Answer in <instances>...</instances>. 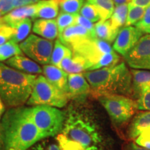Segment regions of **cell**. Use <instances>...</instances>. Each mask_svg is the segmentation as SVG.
<instances>
[{"instance_id": "cell-36", "label": "cell", "mask_w": 150, "mask_h": 150, "mask_svg": "<svg viewBox=\"0 0 150 150\" xmlns=\"http://www.w3.org/2000/svg\"><path fill=\"white\" fill-rule=\"evenodd\" d=\"M13 35V29L0 20V45L11 40Z\"/></svg>"}, {"instance_id": "cell-5", "label": "cell", "mask_w": 150, "mask_h": 150, "mask_svg": "<svg viewBox=\"0 0 150 150\" xmlns=\"http://www.w3.org/2000/svg\"><path fill=\"white\" fill-rule=\"evenodd\" d=\"M29 110L33 122L45 138L62 132L65 120L63 111L49 105H35Z\"/></svg>"}, {"instance_id": "cell-35", "label": "cell", "mask_w": 150, "mask_h": 150, "mask_svg": "<svg viewBox=\"0 0 150 150\" xmlns=\"http://www.w3.org/2000/svg\"><path fill=\"white\" fill-rule=\"evenodd\" d=\"M134 26L141 30L144 33L150 34V5L146 7L143 16Z\"/></svg>"}, {"instance_id": "cell-39", "label": "cell", "mask_w": 150, "mask_h": 150, "mask_svg": "<svg viewBox=\"0 0 150 150\" xmlns=\"http://www.w3.org/2000/svg\"><path fill=\"white\" fill-rule=\"evenodd\" d=\"M75 24H79V25L82 26V27L86 28V29L88 30L89 31L93 33L95 36V33H94V27H95V24L93 22L90 21L87 18H84L80 14H77L76 17V20H75Z\"/></svg>"}, {"instance_id": "cell-22", "label": "cell", "mask_w": 150, "mask_h": 150, "mask_svg": "<svg viewBox=\"0 0 150 150\" xmlns=\"http://www.w3.org/2000/svg\"><path fill=\"white\" fill-rule=\"evenodd\" d=\"M133 97L138 98L141 90L145 87H150V70L132 69Z\"/></svg>"}, {"instance_id": "cell-47", "label": "cell", "mask_w": 150, "mask_h": 150, "mask_svg": "<svg viewBox=\"0 0 150 150\" xmlns=\"http://www.w3.org/2000/svg\"><path fill=\"white\" fill-rule=\"evenodd\" d=\"M3 16H4L2 15V13H1L0 12V20H1V18H2V17H3Z\"/></svg>"}, {"instance_id": "cell-30", "label": "cell", "mask_w": 150, "mask_h": 150, "mask_svg": "<svg viewBox=\"0 0 150 150\" xmlns=\"http://www.w3.org/2000/svg\"><path fill=\"white\" fill-rule=\"evenodd\" d=\"M62 12L78 14L83 6L84 0H58Z\"/></svg>"}, {"instance_id": "cell-15", "label": "cell", "mask_w": 150, "mask_h": 150, "mask_svg": "<svg viewBox=\"0 0 150 150\" xmlns=\"http://www.w3.org/2000/svg\"><path fill=\"white\" fill-rule=\"evenodd\" d=\"M6 64L21 72L31 74H41L42 69L36 62L22 55H16L6 61Z\"/></svg>"}, {"instance_id": "cell-14", "label": "cell", "mask_w": 150, "mask_h": 150, "mask_svg": "<svg viewBox=\"0 0 150 150\" xmlns=\"http://www.w3.org/2000/svg\"><path fill=\"white\" fill-rule=\"evenodd\" d=\"M42 73L47 79L60 91L66 93L68 74L64 70L54 65H45Z\"/></svg>"}, {"instance_id": "cell-42", "label": "cell", "mask_w": 150, "mask_h": 150, "mask_svg": "<svg viewBox=\"0 0 150 150\" xmlns=\"http://www.w3.org/2000/svg\"><path fill=\"white\" fill-rule=\"evenodd\" d=\"M130 2L138 6L143 7V8H146L150 5V0H131Z\"/></svg>"}, {"instance_id": "cell-23", "label": "cell", "mask_w": 150, "mask_h": 150, "mask_svg": "<svg viewBox=\"0 0 150 150\" xmlns=\"http://www.w3.org/2000/svg\"><path fill=\"white\" fill-rule=\"evenodd\" d=\"M32 27L31 19L27 18L18 22L12 27L13 29V35L11 40L16 43H20L29 36Z\"/></svg>"}, {"instance_id": "cell-40", "label": "cell", "mask_w": 150, "mask_h": 150, "mask_svg": "<svg viewBox=\"0 0 150 150\" xmlns=\"http://www.w3.org/2000/svg\"><path fill=\"white\" fill-rule=\"evenodd\" d=\"M16 0H0V12L3 16L16 8Z\"/></svg>"}, {"instance_id": "cell-28", "label": "cell", "mask_w": 150, "mask_h": 150, "mask_svg": "<svg viewBox=\"0 0 150 150\" xmlns=\"http://www.w3.org/2000/svg\"><path fill=\"white\" fill-rule=\"evenodd\" d=\"M145 11V8L138 6L131 2L128 3V13L125 26H134L143 16Z\"/></svg>"}, {"instance_id": "cell-9", "label": "cell", "mask_w": 150, "mask_h": 150, "mask_svg": "<svg viewBox=\"0 0 150 150\" xmlns=\"http://www.w3.org/2000/svg\"><path fill=\"white\" fill-rule=\"evenodd\" d=\"M70 50L73 54L84 58L91 67L96 64L104 54L113 51L110 43L97 38L85 39L72 46Z\"/></svg>"}, {"instance_id": "cell-11", "label": "cell", "mask_w": 150, "mask_h": 150, "mask_svg": "<svg viewBox=\"0 0 150 150\" xmlns=\"http://www.w3.org/2000/svg\"><path fill=\"white\" fill-rule=\"evenodd\" d=\"M143 32L136 26H125L120 30L114 41L112 49L125 56L138 42Z\"/></svg>"}, {"instance_id": "cell-17", "label": "cell", "mask_w": 150, "mask_h": 150, "mask_svg": "<svg viewBox=\"0 0 150 150\" xmlns=\"http://www.w3.org/2000/svg\"><path fill=\"white\" fill-rule=\"evenodd\" d=\"M91 67V65L84 58L73 53L65 57L59 65L60 68L69 74L83 72Z\"/></svg>"}, {"instance_id": "cell-20", "label": "cell", "mask_w": 150, "mask_h": 150, "mask_svg": "<svg viewBox=\"0 0 150 150\" xmlns=\"http://www.w3.org/2000/svg\"><path fill=\"white\" fill-rule=\"evenodd\" d=\"M120 30L115 29L112 26L110 20H99L95 24L94 33L97 38L104 40L108 43L115 41Z\"/></svg>"}, {"instance_id": "cell-37", "label": "cell", "mask_w": 150, "mask_h": 150, "mask_svg": "<svg viewBox=\"0 0 150 150\" xmlns=\"http://www.w3.org/2000/svg\"><path fill=\"white\" fill-rule=\"evenodd\" d=\"M135 142L141 147L150 149V127L145 129L135 139Z\"/></svg>"}, {"instance_id": "cell-45", "label": "cell", "mask_w": 150, "mask_h": 150, "mask_svg": "<svg viewBox=\"0 0 150 150\" xmlns=\"http://www.w3.org/2000/svg\"><path fill=\"white\" fill-rule=\"evenodd\" d=\"M3 103L2 99L0 97V122H1V118H2L1 117H2L4 112V105Z\"/></svg>"}, {"instance_id": "cell-34", "label": "cell", "mask_w": 150, "mask_h": 150, "mask_svg": "<svg viewBox=\"0 0 150 150\" xmlns=\"http://www.w3.org/2000/svg\"><path fill=\"white\" fill-rule=\"evenodd\" d=\"M136 104L138 110L150 111V87H145L141 90Z\"/></svg>"}, {"instance_id": "cell-8", "label": "cell", "mask_w": 150, "mask_h": 150, "mask_svg": "<svg viewBox=\"0 0 150 150\" xmlns=\"http://www.w3.org/2000/svg\"><path fill=\"white\" fill-rule=\"evenodd\" d=\"M54 45L52 40L31 34L20 42V47L33 61L42 65H47L51 61Z\"/></svg>"}, {"instance_id": "cell-19", "label": "cell", "mask_w": 150, "mask_h": 150, "mask_svg": "<svg viewBox=\"0 0 150 150\" xmlns=\"http://www.w3.org/2000/svg\"><path fill=\"white\" fill-rule=\"evenodd\" d=\"M58 0H41L36 3V11L33 19H54L59 16Z\"/></svg>"}, {"instance_id": "cell-10", "label": "cell", "mask_w": 150, "mask_h": 150, "mask_svg": "<svg viewBox=\"0 0 150 150\" xmlns=\"http://www.w3.org/2000/svg\"><path fill=\"white\" fill-rule=\"evenodd\" d=\"M124 57L131 68L150 70V34L142 35Z\"/></svg>"}, {"instance_id": "cell-2", "label": "cell", "mask_w": 150, "mask_h": 150, "mask_svg": "<svg viewBox=\"0 0 150 150\" xmlns=\"http://www.w3.org/2000/svg\"><path fill=\"white\" fill-rule=\"evenodd\" d=\"M83 75L91 86V95L96 98L106 95L133 97L132 74L124 62L84 72Z\"/></svg>"}, {"instance_id": "cell-16", "label": "cell", "mask_w": 150, "mask_h": 150, "mask_svg": "<svg viewBox=\"0 0 150 150\" xmlns=\"http://www.w3.org/2000/svg\"><path fill=\"white\" fill-rule=\"evenodd\" d=\"M33 31L40 37L53 40L59 36V28L54 19H37L32 28Z\"/></svg>"}, {"instance_id": "cell-46", "label": "cell", "mask_w": 150, "mask_h": 150, "mask_svg": "<svg viewBox=\"0 0 150 150\" xmlns=\"http://www.w3.org/2000/svg\"><path fill=\"white\" fill-rule=\"evenodd\" d=\"M0 150H4L2 138H1V131H0Z\"/></svg>"}, {"instance_id": "cell-26", "label": "cell", "mask_w": 150, "mask_h": 150, "mask_svg": "<svg viewBox=\"0 0 150 150\" xmlns=\"http://www.w3.org/2000/svg\"><path fill=\"white\" fill-rule=\"evenodd\" d=\"M128 13V4L116 6L114 9L110 21L115 29L120 30V28L125 25Z\"/></svg>"}, {"instance_id": "cell-44", "label": "cell", "mask_w": 150, "mask_h": 150, "mask_svg": "<svg viewBox=\"0 0 150 150\" xmlns=\"http://www.w3.org/2000/svg\"><path fill=\"white\" fill-rule=\"evenodd\" d=\"M131 1V0H113V2L115 6L125 4H128Z\"/></svg>"}, {"instance_id": "cell-6", "label": "cell", "mask_w": 150, "mask_h": 150, "mask_svg": "<svg viewBox=\"0 0 150 150\" xmlns=\"http://www.w3.org/2000/svg\"><path fill=\"white\" fill-rule=\"evenodd\" d=\"M97 99L108 112L112 123L117 126H122L129 122L138 109L136 101L125 95H102Z\"/></svg>"}, {"instance_id": "cell-25", "label": "cell", "mask_w": 150, "mask_h": 150, "mask_svg": "<svg viewBox=\"0 0 150 150\" xmlns=\"http://www.w3.org/2000/svg\"><path fill=\"white\" fill-rule=\"evenodd\" d=\"M71 54H72V50L68 47L65 45L59 39H58L54 43L50 63L59 67V65L63 59L67 56L71 55Z\"/></svg>"}, {"instance_id": "cell-18", "label": "cell", "mask_w": 150, "mask_h": 150, "mask_svg": "<svg viewBox=\"0 0 150 150\" xmlns=\"http://www.w3.org/2000/svg\"><path fill=\"white\" fill-rule=\"evenodd\" d=\"M35 11H36V4L18 7L4 15L1 18V20L12 27L16 23L24 19L27 18L33 19L35 13Z\"/></svg>"}, {"instance_id": "cell-32", "label": "cell", "mask_w": 150, "mask_h": 150, "mask_svg": "<svg viewBox=\"0 0 150 150\" xmlns=\"http://www.w3.org/2000/svg\"><path fill=\"white\" fill-rule=\"evenodd\" d=\"M76 15L77 14L67 13L62 12V11L60 13L56 19L59 34H61L67 27L75 24Z\"/></svg>"}, {"instance_id": "cell-33", "label": "cell", "mask_w": 150, "mask_h": 150, "mask_svg": "<svg viewBox=\"0 0 150 150\" xmlns=\"http://www.w3.org/2000/svg\"><path fill=\"white\" fill-rule=\"evenodd\" d=\"M79 14L92 22H97L101 20L100 16L96 8L88 1L83 4V6L79 11Z\"/></svg>"}, {"instance_id": "cell-43", "label": "cell", "mask_w": 150, "mask_h": 150, "mask_svg": "<svg viewBox=\"0 0 150 150\" xmlns=\"http://www.w3.org/2000/svg\"><path fill=\"white\" fill-rule=\"evenodd\" d=\"M126 150H150L147 148L137 145L136 142H131L126 146Z\"/></svg>"}, {"instance_id": "cell-41", "label": "cell", "mask_w": 150, "mask_h": 150, "mask_svg": "<svg viewBox=\"0 0 150 150\" xmlns=\"http://www.w3.org/2000/svg\"><path fill=\"white\" fill-rule=\"evenodd\" d=\"M40 1H41V0H16V8L24 6L35 4L39 2Z\"/></svg>"}, {"instance_id": "cell-7", "label": "cell", "mask_w": 150, "mask_h": 150, "mask_svg": "<svg viewBox=\"0 0 150 150\" xmlns=\"http://www.w3.org/2000/svg\"><path fill=\"white\" fill-rule=\"evenodd\" d=\"M68 97L50 83L44 75L37 76L32 93L27 104L28 105H49L55 107H63L68 102Z\"/></svg>"}, {"instance_id": "cell-27", "label": "cell", "mask_w": 150, "mask_h": 150, "mask_svg": "<svg viewBox=\"0 0 150 150\" xmlns=\"http://www.w3.org/2000/svg\"><path fill=\"white\" fill-rule=\"evenodd\" d=\"M22 50L18 43L13 40L0 45V61L7 60L16 55H22Z\"/></svg>"}, {"instance_id": "cell-21", "label": "cell", "mask_w": 150, "mask_h": 150, "mask_svg": "<svg viewBox=\"0 0 150 150\" xmlns=\"http://www.w3.org/2000/svg\"><path fill=\"white\" fill-rule=\"evenodd\" d=\"M150 127V111L143 110L135 116L129 129L130 139H136L139 135Z\"/></svg>"}, {"instance_id": "cell-24", "label": "cell", "mask_w": 150, "mask_h": 150, "mask_svg": "<svg viewBox=\"0 0 150 150\" xmlns=\"http://www.w3.org/2000/svg\"><path fill=\"white\" fill-rule=\"evenodd\" d=\"M87 1L96 8L101 20L110 19L115 9L113 0H87Z\"/></svg>"}, {"instance_id": "cell-38", "label": "cell", "mask_w": 150, "mask_h": 150, "mask_svg": "<svg viewBox=\"0 0 150 150\" xmlns=\"http://www.w3.org/2000/svg\"><path fill=\"white\" fill-rule=\"evenodd\" d=\"M28 150H61L59 143L50 142L49 140H44L40 143L34 145Z\"/></svg>"}, {"instance_id": "cell-31", "label": "cell", "mask_w": 150, "mask_h": 150, "mask_svg": "<svg viewBox=\"0 0 150 150\" xmlns=\"http://www.w3.org/2000/svg\"><path fill=\"white\" fill-rule=\"evenodd\" d=\"M56 141L61 150H87L77 142L69 139L62 133L57 135Z\"/></svg>"}, {"instance_id": "cell-12", "label": "cell", "mask_w": 150, "mask_h": 150, "mask_svg": "<svg viewBox=\"0 0 150 150\" xmlns=\"http://www.w3.org/2000/svg\"><path fill=\"white\" fill-rule=\"evenodd\" d=\"M91 86L83 74H68L66 94L69 99L86 97L91 93Z\"/></svg>"}, {"instance_id": "cell-13", "label": "cell", "mask_w": 150, "mask_h": 150, "mask_svg": "<svg viewBox=\"0 0 150 150\" xmlns=\"http://www.w3.org/2000/svg\"><path fill=\"white\" fill-rule=\"evenodd\" d=\"M90 38L95 37L86 28L76 24L67 27L59 35V40L70 49L81 41Z\"/></svg>"}, {"instance_id": "cell-1", "label": "cell", "mask_w": 150, "mask_h": 150, "mask_svg": "<svg viewBox=\"0 0 150 150\" xmlns=\"http://www.w3.org/2000/svg\"><path fill=\"white\" fill-rule=\"evenodd\" d=\"M4 150H28L45 139L30 114L29 108H10L0 122Z\"/></svg>"}, {"instance_id": "cell-3", "label": "cell", "mask_w": 150, "mask_h": 150, "mask_svg": "<svg viewBox=\"0 0 150 150\" xmlns=\"http://www.w3.org/2000/svg\"><path fill=\"white\" fill-rule=\"evenodd\" d=\"M35 74H27L0 63V97L10 108L23 106L32 93Z\"/></svg>"}, {"instance_id": "cell-4", "label": "cell", "mask_w": 150, "mask_h": 150, "mask_svg": "<svg viewBox=\"0 0 150 150\" xmlns=\"http://www.w3.org/2000/svg\"><path fill=\"white\" fill-rule=\"evenodd\" d=\"M62 134L77 142L87 150H98L101 138L94 124L81 114L70 112L65 120Z\"/></svg>"}, {"instance_id": "cell-29", "label": "cell", "mask_w": 150, "mask_h": 150, "mask_svg": "<svg viewBox=\"0 0 150 150\" xmlns=\"http://www.w3.org/2000/svg\"><path fill=\"white\" fill-rule=\"evenodd\" d=\"M119 61L120 56H118V54L116 52L112 51L111 52H109V53H106L104 54L97 61L96 64L93 65L89 69L88 71L98 70V69L103 68V67L112 66V65L117 64Z\"/></svg>"}]
</instances>
